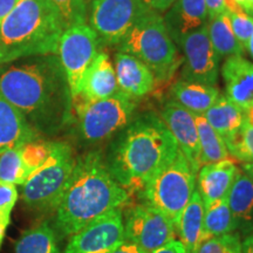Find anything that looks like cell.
Masks as SVG:
<instances>
[{"label": "cell", "instance_id": "ba28073f", "mask_svg": "<svg viewBox=\"0 0 253 253\" xmlns=\"http://www.w3.org/2000/svg\"><path fill=\"white\" fill-rule=\"evenodd\" d=\"M73 106L82 138L91 143L107 140L125 129L132 121L136 110L135 100L121 91L102 100H77Z\"/></svg>", "mask_w": 253, "mask_h": 253}, {"label": "cell", "instance_id": "83f0119b", "mask_svg": "<svg viewBox=\"0 0 253 253\" xmlns=\"http://www.w3.org/2000/svg\"><path fill=\"white\" fill-rule=\"evenodd\" d=\"M237 230L235 219L227 203V197L204 209L205 239L233 233Z\"/></svg>", "mask_w": 253, "mask_h": 253}, {"label": "cell", "instance_id": "ac0fdd59", "mask_svg": "<svg viewBox=\"0 0 253 253\" xmlns=\"http://www.w3.org/2000/svg\"><path fill=\"white\" fill-rule=\"evenodd\" d=\"M163 20L173 42L178 45L186 34L208 24L205 0H176L167 11Z\"/></svg>", "mask_w": 253, "mask_h": 253}, {"label": "cell", "instance_id": "5bb4252c", "mask_svg": "<svg viewBox=\"0 0 253 253\" xmlns=\"http://www.w3.org/2000/svg\"><path fill=\"white\" fill-rule=\"evenodd\" d=\"M161 119L175 138L178 149L182 151L196 172H198L201 162L197 126L194 113L185 109L176 101H170L163 107Z\"/></svg>", "mask_w": 253, "mask_h": 253}, {"label": "cell", "instance_id": "e0dca14e", "mask_svg": "<svg viewBox=\"0 0 253 253\" xmlns=\"http://www.w3.org/2000/svg\"><path fill=\"white\" fill-rule=\"evenodd\" d=\"M225 96L244 110L253 108V63L235 55L226 58L221 67Z\"/></svg>", "mask_w": 253, "mask_h": 253}, {"label": "cell", "instance_id": "f546056e", "mask_svg": "<svg viewBox=\"0 0 253 253\" xmlns=\"http://www.w3.org/2000/svg\"><path fill=\"white\" fill-rule=\"evenodd\" d=\"M225 144L231 156L243 162L253 163V120L246 116L239 130L225 141Z\"/></svg>", "mask_w": 253, "mask_h": 253}, {"label": "cell", "instance_id": "b9f144b4", "mask_svg": "<svg viewBox=\"0 0 253 253\" xmlns=\"http://www.w3.org/2000/svg\"><path fill=\"white\" fill-rule=\"evenodd\" d=\"M243 170L253 177V163H246L245 166L243 167Z\"/></svg>", "mask_w": 253, "mask_h": 253}, {"label": "cell", "instance_id": "8d00e7d4", "mask_svg": "<svg viewBox=\"0 0 253 253\" xmlns=\"http://www.w3.org/2000/svg\"><path fill=\"white\" fill-rule=\"evenodd\" d=\"M225 1L226 0H205L209 19L225 12Z\"/></svg>", "mask_w": 253, "mask_h": 253}, {"label": "cell", "instance_id": "1f68e13d", "mask_svg": "<svg viewBox=\"0 0 253 253\" xmlns=\"http://www.w3.org/2000/svg\"><path fill=\"white\" fill-rule=\"evenodd\" d=\"M53 142L31 141L20 145V153L28 173L36 171L46 162L52 151Z\"/></svg>", "mask_w": 253, "mask_h": 253}, {"label": "cell", "instance_id": "f35d334b", "mask_svg": "<svg viewBox=\"0 0 253 253\" xmlns=\"http://www.w3.org/2000/svg\"><path fill=\"white\" fill-rule=\"evenodd\" d=\"M154 253H185L184 246L182 245V243L179 240H172V242L168 243L167 245H164L163 248L158 249L156 252Z\"/></svg>", "mask_w": 253, "mask_h": 253}, {"label": "cell", "instance_id": "9a60e30c", "mask_svg": "<svg viewBox=\"0 0 253 253\" xmlns=\"http://www.w3.org/2000/svg\"><path fill=\"white\" fill-rule=\"evenodd\" d=\"M239 169L233 161L226 160L205 164L197 172L198 192L203 199L204 209L226 198Z\"/></svg>", "mask_w": 253, "mask_h": 253}, {"label": "cell", "instance_id": "d4e9b609", "mask_svg": "<svg viewBox=\"0 0 253 253\" xmlns=\"http://www.w3.org/2000/svg\"><path fill=\"white\" fill-rule=\"evenodd\" d=\"M208 32L218 59L244 54V48L237 40L226 12L208 20Z\"/></svg>", "mask_w": 253, "mask_h": 253}, {"label": "cell", "instance_id": "e575fe53", "mask_svg": "<svg viewBox=\"0 0 253 253\" xmlns=\"http://www.w3.org/2000/svg\"><path fill=\"white\" fill-rule=\"evenodd\" d=\"M198 253H243L240 237L236 233L211 237L202 243Z\"/></svg>", "mask_w": 253, "mask_h": 253}, {"label": "cell", "instance_id": "44dd1931", "mask_svg": "<svg viewBox=\"0 0 253 253\" xmlns=\"http://www.w3.org/2000/svg\"><path fill=\"white\" fill-rule=\"evenodd\" d=\"M236 227L245 235L253 232V177L244 170L237 173L227 195Z\"/></svg>", "mask_w": 253, "mask_h": 253}, {"label": "cell", "instance_id": "2e32d148", "mask_svg": "<svg viewBox=\"0 0 253 253\" xmlns=\"http://www.w3.org/2000/svg\"><path fill=\"white\" fill-rule=\"evenodd\" d=\"M115 73L119 90L132 100L151 93L155 87V75L141 60L118 50L115 55Z\"/></svg>", "mask_w": 253, "mask_h": 253}, {"label": "cell", "instance_id": "7bdbcfd3", "mask_svg": "<svg viewBox=\"0 0 253 253\" xmlns=\"http://www.w3.org/2000/svg\"><path fill=\"white\" fill-rule=\"evenodd\" d=\"M248 52L250 53V55H251V58L253 59V33L251 38H250V41H249V45H248Z\"/></svg>", "mask_w": 253, "mask_h": 253}, {"label": "cell", "instance_id": "60d3db41", "mask_svg": "<svg viewBox=\"0 0 253 253\" xmlns=\"http://www.w3.org/2000/svg\"><path fill=\"white\" fill-rule=\"evenodd\" d=\"M243 253H253V232L246 237V239L242 243Z\"/></svg>", "mask_w": 253, "mask_h": 253}, {"label": "cell", "instance_id": "7c38bea8", "mask_svg": "<svg viewBox=\"0 0 253 253\" xmlns=\"http://www.w3.org/2000/svg\"><path fill=\"white\" fill-rule=\"evenodd\" d=\"M178 46L184 55L182 80L216 86L219 59L209 37L208 24L186 34Z\"/></svg>", "mask_w": 253, "mask_h": 253}, {"label": "cell", "instance_id": "6da1fadb", "mask_svg": "<svg viewBox=\"0 0 253 253\" xmlns=\"http://www.w3.org/2000/svg\"><path fill=\"white\" fill-rule=\"evenodd\" d=\"M178 150L162 119L148 113L126 126L110 148L106 163L116 182L129 194L142 192Z\"/></svg>", "mask_w": 253, "mask_h": 253}, {"label": "cell", "instance_id": "603a6c76", "mask_svg": "<svg viewBox=\"0 0 253 253\" xmlns=\"http://www.w3.org/2000/svg\"><path fill=\"white\" fill-rule=\"evenodd\" d=\"M173 99L177 103L194 114H203L212 107L219 97L217 86L179 80L171 88Z\"/></svg>", "mask_w": 253, "mask_h": 253}, {"label": "cell", "instance_id": "7a4b0ae2", "mask_svg": "<svg viewBox=\"0 0 253 253\" xmlns=\"http://www.w3.org/2000/svg\"><path fill=\"white\" fill-rule=\"evenodd\" d=\"M129 201L130 194L112 176L102 155L90 151L75 160L56 207V226L65 236H73Z\"/></svg>", "mask_w": 253, "mask_h": 253}, {"label": "cell", "instance_id": "74e56055", "mask_svg": "<svg viewBox=\"0 0 253 253\" xmlns=\"http://www.w3.org/2000/svg\"><path fill=\"white\" fill-rule=\"evenodd\" d=\"M20 0H0V25L5 20V18L13 11Z\"/></svg>", "mask_w": 253, "mask_h": 253}, {"label": "cell", "instance_id": "4316f807", "mask_svg": "<svg viewBox=\"0 0 253 253\" xmlns=\"http://www.w3.org/2000/svg\"><path fill=\"white\" fill-rule=\"evenodd\" d=\"M15 253H60L54 230L41 223L25 231L15 244Z\"/></svg>", "mask_w": 253, "mask_h": 253}, {"label": "cell", "instance_id": "5b68a950", "mask_svg": "<svg viewBox=\"0 0 253 253\" xmlns=\"http://www.w3.org/2000/svg\"><path fill=\"white\" fill-rule=\"evenodd\" d=\"M118 49L141 60L158 81L171 78L182 62L162 14L153 9L142 15L119 43Z\"/></svg>", "mask_w": 253, "mask_h": 253}, {"label": "cell", "instance_id": "cb8c5ba5", "mask_svg": "<svg viewBox=\"0 0 253 253\" xmlns=\"http://www.w3.org/2000/svg\"><path fill=\"white\" fill-rule=\"evenodd\" d=\"M203 115L223 140L227 141L243 126L246 119V110L230 101L225 95H219L212 107Z\"/></svg>", "mask_w": 253, "mask_h": 253}, {"label": "cell", "instance_id": "30bf717a", "mask_svg": "<svg viewBox=\"0 0 253 253\" xmlns=\"http://www.w3.org/2000/svg\"><path fill=\"white\" fill-rule=\"evenodd\" d=\"M147 11L140 0H93L89 26L101 43L118 46Z\"/></svg>", "mask_w": 253, "mask_h": 253}, {"label": "cell", "instance_id": "277c9868", "mask_svg": "<svg viewBox=\"0 0 253 253\" xmlns=\"http://www.w3.org/2000/svg\"><path fill=\"white\" fill-rule=\"evenodd\" d=\"M66 91L65 74L59 59L53 55L0 71V94L20 110L27 121L49 119L60 108Z\"/></svg>", "mask_w": 253, "mask_h": 253}, {"label": "cell", "instance_id": "484cf974", "mask_svg": "<svg viewBox=\"0 0 253 253\" xmlns=\"http://www.w3.org/2000/svg\"><path fill=\"white\" fill-rule=\"evenodd\" d=\"M194 116L197 126L201 167L229 158L230 154L223 137L210 126L204 115L194 114Z\"/></svg>", "mask_w": 253, "mask_h": 253}, {"label": "cell", "instance_id": "4fadbf2b", "mask_svg": "<svg viewBox=\"0 0 253 253\" xmlns=\"http://www.w3.org/2000/svg\"><path fill=\"white\" fill-rule=\"evenodd\" d=\"M123 240L122 209H115L71 236L63 253H113Z\"/></svg>", "mask_w": 253, "mask_h": 253}, {"label": "cell", "instance_id": "d6986e66", "mask_svg": "<svg viewBox=\"0 0 253 253\" xmlns=\"http://www.w3.org/2000/svg\"><path fill=\"white\" fill-rule=\"evenodd\" d=\"M119 91L115 67L109 55L103 50H100L84 75L80 95L74 101L102 100L113 96Z\"/></svg>", "mask_w": 253, "mask_h": 253}, {"label": "cell", "instance_id": "8992f818", "mask_svg": "<svg viewBox=\"0 0 253 253\" xmlns=\"http://www.w3.org/2000/svg\"><path fill=\"white\" fill-rule=\"evenodd\" d=\"M197 172L181 150L176 157L145 185L144 203L161 210L176 227L196 190Z\"/></svg>", "mask_w": 253, "mask_h": 253}, {"label": "cell", "instance_id": "d590c367", "mask_svg": "<svg viewBox=\"0 0 253 253\" xmlns=\"http://www.w3.org/2000/svg\"><path fill=\"white\" fill-rule=\"evenodd\" d=\"M145 7L156 11L158 13L162 14L163 12H167L168 9L171 7L176 0H140Z\"/></svg>", "mask_w": 253, "mask_h": 253}, {"label": "cell", "instance_id": "7402d4cb", "mask_svg": "<svg viewBox=\"0 0 253 253\" xmlns=\"http://www.w3.org/2000/svg\"><path fill=\"white\" fill-rule=\"evenodd\" d=\"M177 231L185 253H198L202 243L205 240L204 204L198 190H195L189 204L183 211Z\"/></svg>", "mask_w": 253, "mask_h": 253}, {"label": "cell", "instance_id": "f1b7e54d", "mask_svg": "<svg viewBox=\"0 0 253 253\" xmlns=\"http://www.w3.org/2000/svg\"><path fill=\"white\" fill-rule=\"evenodd\" d=\"M30 176L25 168L20 147L8 149L0 154V181L13 185H23Z\"/></svg>", "mask_w": 253, "mask_h": 253}, {"label": "cell", "instance_id": "ffe728a7", "mask_svg": "<svg viewBox=\"0 0 253 253\" xmlns=\"http://www.w3.org/2000/svg\"><path fill=\"white\" fill-rule=\"evenodd\" d=\"M36 138V131L24 114L0 94V154Z\"/></svg>", "mask_w": 253, "mask_h": 253}, {"label": "cell", "instance_id": "3957f363", "mask_svg": "<svg viewBox=\"0 0 253 253\" xmlns=\"http://www.w3.org/2000/svg\"><path fill=\"white\" fill-rule=\"evenodd\" d=\"M49 0H20L0 25V65L34 55H55L66 30Z\"/></svg>", "mask_w": 253, "mask_h": 253}, {"label": "cell", "instance_id": "52a82bcc", "mask_svg": "<svg viewBox=\"0 0 253 253\" xmlns=\"http://www.w3.org/2000/svg\"><path fill=\"white\" fill-rule=\"evenodd\" d=\"M74 164L71 147L63 142H53L46 162L32 172L21 185V198L25 204L38 211L56 209Z\"/></svg>", "mask_w": 253, "mask_h": 253}, {"label": "cell", "instance_id": "ab89813d", "mask_svg": "<svg viewBox=\"0 0 253 253\" xmlns=\"http://www.w3.org/2000/svg\"><path fill=\"white\" fill-rule=\"evenodd\" d=\"M113 253H147L144 252L141 248L135 245L134 243L128 242V240H123V243L115 250Z\"/></svg>", "mask_w": 253, "mask_h": 253}, {"label": "cell", "instance_id": "d6a6232c", "mask_svg": "<svg viewBox=\"0 0 253 253\" xmlns=\"http://www.w3.org/2000/svg\"><path fill=\"white\" fill-rule=\"evenodd\" d=\"M61 15L66 27L87 23L86 0H49Z\"/></svg>", "mask_w": 253, "mask_h": 253}, {"label": "cell", "instance_id": "4dcf8cb0", "mask_svg": "<svg viewBox=\"0 0 253 253\" xmlns=\"http://www.w3.org/2000/svg\"><path fill=\"white\" fill-rule=\"evenodd\" d=\"M225 12L229 15L231 27L244 50L248 49L250 38L253 33V17L244 11L235 0H226Z\"/></svg>", "mask_w": 253, "mask_h": 253}, {"label": "cell", "instance_id": "9c48e42d", "mask_svg": "<svg viewBox=\"0 0 253 253\" xmlns=\"http://www.w3.org/2000/svg\"><path fill=\"white\" fill-rule=\"evenodd\" d=\"M100 45L99 37L87 24L67 27L60 38L56 54L72 101L80 95L82 81L99 54Z\"/></svg>", "mask_w": 253, "mask_h": 253}, {"label": "cell", "instance_id": "8fae6325", "mask_svg": "<svg viewBox=\"0 0 253 253\" xmlns=\"http://www.w3.org/2000/svg\"><path fill=\"white\" fill-rule=\"evenodd\" d=\"M123 227L125 240L134 243L147 253L156 252L175 240L176 227L172 221L148 203L132 208L123 221Z\"/></svg>", "mask_w": 253, "mask_h": 253}, {"label": "cell", "instance_id": "836d02e7", "mask_svg": "<svg viewBox=\"0 0 253 253\" xmlns=\"http://www.w3.org/2000/svg\"><path fill=\"white\" fill-rule=\"evenodd\" d=\"M18 201L17 186L0 181V249L11 223V214Z\"/></svg>", "mask_w": 253, "mask_h": 253}]
</instances>
